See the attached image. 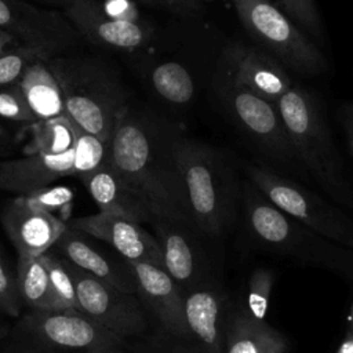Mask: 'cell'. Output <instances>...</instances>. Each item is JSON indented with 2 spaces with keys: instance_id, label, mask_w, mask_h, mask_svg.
<instances>
[{
  "instance_id": "cell-1",
  "label": "cell",
  "mask_w": 353,
  "mask_h": 353,
  "mask_svg": "<svg viewBox=\"0 0 353 353\" xmlns=\"http://www.w3.org/2000/svg\"><path fill=\"white\" fill-rule=\"evenodd\" d=\"M183 135L181 124L130 103L108 143L106 161L148 204L153 216L194 228L178 165Z\"/></svg>"
},
{
  "instance_id": "cell-2",
  "label": "cell",
  "mask_w": 353,
  "mask_h": 353,
  "mask_svg": "<svg viewBox=\"0 0 353 353\" xmlns=\"http://www.w3.org/2000/svg\"><path fill=\"white\" fill-rule=\"evenodd\" d=\"M240 210L248 237L261 248L302 266L353 279V251L306 228L272 204L248 179L241 182Z\"/></svg>"
},
{
  "instance_id": "cell-3",
  "label": "cell",
  "mask_w": 353,
  "mask_h": 353,
  "mask_svg": "<svg viewBox=\"0 0 353 353\" xmlns=\"http://www.w3.org/2000/svg\"><path fill=\"white\" fill-rule=\"evenodd\" d=\"M178 165L196 230L221 237L236 222L241 182L233 160L221 149L189 138L178 145Z\"/></svg>"
},
{
  "instance_id": "cell-4",
  "label": "cell",
  "mask_w": 353,
  "mask_h": 353,
  "mask_svg": "<svg viewBox=\"0 0 353 353\" xmlns=\"http://www.w3.org/2000/svg\"><path fill=\"white\" fill-rule=\"evenodd\" d=\"M47 65L61 88L68 119L108 145L130 105L117 73L102 59L88 55H57Z\"/></svg>"
},
{
  "instance_id": "cell-5",
  "label": "cell",
  "mask_w": 353,
  "mask_h": 353,
  "mask_svg": "<svg viewBox=\"0 0 353 353\" xmlns=\"http://www.w3.org/2000/svg\"><path fill=\"white\" fill-rule=\"evenodd\" d=\"M274 103L307 175L332 200L353 207V190L345 176L342 159L316 95L294 84Z\"/></svg>"
},
{
  "instance_id": "cell-6",
  "label": "cell",
  "mask_w": 353,
  "mask_h": 353,
  "mask_svg": "<svg viewBox=\"0 0 353 353\" xmlns=\"http://www.w3.org/2000/svg\"><path fill=\"white\" fill-rule=\"evenodd\" d=\"M211 88L229 120L266 159L294 176L309 178L274 102L244 87L221 58L211 79Z\"/></svg>"
},
{
  "instance_id": "cell-7",
  "label": "cell",
  "mask_w": 353,
  "mask_h": 353,
  "mask_svg": "<svg viewBox=\"0 0 353 353\" xmlns=\"http://www.w3.org/2000/svg\"><path fill=\"white\" fill-rule=\"evenodd\" d=\"M7 343L30 353H127L130 342L80 312L26 310Z\"/></svg>"
},
{
  "instance_id": "cell-8",
  "label": "cell",
  "mask_w": 353,
  "mask_h": 353,
  "mask_svg": "<svg viewBox=\"0 0 353 353\" xmlns=\"http://www.w3.org/2000/svg\"><path fill=\"white\" fill-rule=\"evenodd\" d=\"M234 11L258 47L288 72L314 77L325 73L327 61L310 40L272 0H230Z\"/></svg>"
},
{
  "instance_id": "cell-9",
  "label": "cell",
  "mask_w": 353,
  "mask_h": 353,
  "mask_svg": "<svg viewBox=\"0 0 353 353\" xmlns=\"http://www.w3.org/2000/svg\"><path fill=\"white\" fill-rule=\"evenodd\" d=\"M244 174L279 210L316 233L353 251V219L338 205L273 168L245 163Z\"/></svg>"
},
{
  "instance_id": "cell-10",
  "label": "cell",
  "mask_w": 353,
  "mask_h": 353,
  "mask_svg": "<svg viewBox=\"0 0 353 353\" xmlns=\"http://www.w3.org/2000/svg\"><path fill=\"white\" fill-rule=\"evenodd\" d=\"M223 295L214 284L185 295L189 335L148 331L130 343L127 353H223Z\"/></svg>"
},
{
  "instance_id": "cell-11",
  "label": "cell",
  "mask_w": 353,
  "mask_h": 353,
  "mask_svg": "<svg viewBox=\"0 0 353 353\" xmlns=\"http://www.w3.org/2000/svg\"><path fill=\"white\" fill-rule=\"evenodd\" d=\"M63 261L74 284L77 312L130 343L149 331L150 321L137 294L121 291Z\"/></svg>"
},
{
  "instance_id": "cell-12",
  "label": "cell",
  "mask_w": 353,
  "mask_h": 353,
  "mask_svg": "<svg viewBox=\"0 0 353 353\" xmlns=\"http://www.w3.org/2000/svg\"><path fill=\"white\" fill-rule=\"evenodd\" d=\"M0 30L48 59L68 54L81 41L63 11L36 7L25 0H0Z\"/></svg>"
},
{
  "instance_id": "cell-13",
  "label": "cell",
  "mask_w": 353,
  "mask_h": 353,
  "mask_svg": "<svg viewBox=\"0 0 353 353\" xmlns=\"http://www.w3.org/2000/svg\"><path fill=\"white\" fill-rule=\"evenodd\" d=\"M149 225L161 250L163 268L183 296L215 283L201 243L204 236L186 223L163 216H152Z\"/></svg>"
},
{
  "instance_id": "cell-14",
  "label": "cell",
  "mask_w": 353,
  "mask_h": 353,
  "mask_svg": "<svg viewBox=\"0 0 353 353\" xmlns=\"http://www.w3.org/2000/svg\"><path fill=\"white\" fill-rule=\"evenodd\" d=\"M63 14L81 39L105 50L134 52L146 48L156 36L153 25L113 17L98 0H77Z\"/></svg>"
},
{
  "instance_id": "cell-15",
  "label": "cell",
  "mask_w": 353,
  "mask_h": 353,
  "mask_svg": "<svg viewBox=\"0 0 353 353\" xmlns=\"http://www.w3.org/2000/svg\"><path fill=\"white\" fill-rule=\"evenodd\" d=\"M139 298L153 331L171 335H189L185 314V296L168 273L150 263L128 262Z\"/></svg>"
},
{
  "instance_id": "cell-16",
  "label": "cell",
  "mask_w": 353,
  "mask_h": 353,
  "mask_svg": "<svg viewBox=\"0 0 353 353\" xmlns=\"http://www.w3.org/2000/svg\"><path fill=\"white\" fill-rule=\"evenodd\" d=\"M1 226L18 256H40L55 245L68 222L34 205L28 196H17L0 211Z\"/></svg>"
},
{
  "instance_id": "cell-17",
  "label": "cell",
  "mask_w": 353,
  "mask_h": 353,
  "mask_svg": "<svg viewBox=\"0 0 353 353\" xmlns=\"http://www.w3.org/2000/svg\"><path fill=\"white\" fill-rule=\"evenodd\" d=\"M68 225L109 244L128 262H142L163 268L159 241L142 223L98 211L97 214L69 219Z\"/></svg>"
},
{
  "instance_id": "cell-18",
  "label": "cell",
  "mask_w": 353,
  "mask_h": 353,
  "mask_svg": "<svg viewBox=\"0 0 353 353\" xmlns=\"http://www.w3.org/2000/svg\"><path fill=\"white\" fill-rule=\"evenodd\" d=\"M219 58L244 87L270 102H276L294 85L288 70L259 47L232 43Z\"/></svg>"
},
{
  "instance_id": "cell-19",
  "label": "cell",
  "mask_w": 353,
  "mask_h": 353,
  "mask_svg": "<svg viewBox=\"0 0 353 353\" xmlns=\"http://www.w3.org/2000/svg\"><path fill=\"white\" fill-rule=\"evenodd\" d=\"M52 250L63 259L95 279L121 291L130 294L137 292L135 277L128 261L121 256L116 258L106 255L103 251L97 248L83 232L68 225Z\"/></svg>"
},
{
  "instance_id": "cell-20",
  "label": "cell",
  "mask_w": 353,
  "mask_h": 353,
  "mask_svg": "<svg viewBox=\"0 0 353 353\" xmlns=\"http://www.w3.org/2000/svg\"><path fill=\"white\" fill-rule=\"evenodd\" d=\"M74 148L61 154L33 153L0 161V190L30 196L63 176H73Z\"/></svg>"
},
{
  "instance_id": "cell-21",
  "label": "cell",
  "mask_w": 353,
  "mask_h": 353,
  "mask_svg": "<svg viewBox=\"0 0 353 353\" xmlns=\"http://www.w3.org/2000/svg\"><path fill=\"white\" fill-rule=\"evenodd\" d=\"M101 212L149 223L152 211L105 160L97 168L77 176Z\"/></svg>"
},
{
  "instance_id": "cell-22",
  "label": "cell",
  "mask_w": 353,
  "mask_h": 353,
  "mask_svg": "<svg viewBox=\"0 0 353 353\" xmlns=\"http://www.w3.org/2000/svg\"><path fill=\"white\" fill-rule=\"evenodd\" d=\"M283 332L252 319L245 309L234 310L223 321V353H288Z\"/></svg>"
},
{
  "instance_id": "cell-23",
  "label": "cell",
  "mask_w": 353,
  "mask_h": 353,
  "mask_svg": "<svg viewBox=\"0 0 353 353\" xmlns=\"http://www.w3.org/2000/svg\"><path fill=\"white\" fill-rule=\"evenodd\" d=\"M139 70L149 90L167 105L188 106L197 95L199 84L194 73L179 61H159Z\"/></svg>"
},
{
  "instance_id": "cell-24",
  "label": "cell",
  "mask_w": 353,
  "mask_h": 353,
  "mask_svg": "<svg viewBox=\"0 0 353 353\" xmlns=\"http://www.w3.org/2000/svg\"><path fill=\"white\" fill-rule=\"evenodd\" d=\"M18 83L37 120L65 116L61 88L50 70L47 61L32 63Z\"/></svg>"
},
{
  "instance_id": "cell-25",
  "label": "cell",
  "mask_w": 353,
  "mask_h": 353,
  "mask_svg": "<svg viewBox=\"0 0 353 353\" xmlns=\"http://www.w3.org/2000/svg\"><path fill=\"white\" fill-rule=\"evenodd\" d=\"M15 279L22 307H26V310L58 312L51 294L43 255L18 256Z\"/></svg>"
},
{
  "instance_id": "cell-26",
  "label": "cell",
  "mask_w": 353,
  "mask_h": 353,
  "mask_svg": "<svg viewBox=\"0 0 353 353\" xmlns=\"http://www.w3.org/2000/svg\"><path fill=\"white\" fill-rule=\"evenodd\" d=\"M29 142L26 154H61L74 148V130L68 116L39 120L29 124Z\"/></svg>"
},
{
  "instance_id": "cell-27",
  "label": "cell",
  "mask_w": 353,
  "mask_h": 353,
  "mask_svg": "<svg viewBox=\"0 0 353 353\" xmlns=\"http://www.w3.org/2000/svg\"><path fill=\"white\" fill-rule=\"evenodd\" d=\"M43 261L47 268L50 288L58 312H77L74 284L63 258L54 250H50L43 254Z\"/></svg>"
},
{
  "instance_id": "cell-28",
  "label": "cell",
  "mask_w": 353,
  "mask_h": 353,
  "mask_svg": "<svg viewBox=\"0 0 353 353\" xmlns=\"http://www.w3.org/2000/svg\"><path fill=\"white\" fill-rule=\"evenodd\" d=\"M276 6L316 44H324V26L316 0H276Z\"/></svg>"
},
{
  "instance_id": "cell-29",
  "label": "cell",
  "mask_w": 353,
  "mask_h": 353,
  "mask_svg": "<svg viewBox=\"0 0 353 353\" xmlns=\"http://www.w3.org/2000/svg\"><path fill=\"white\" fill-rule=\"evenodd\" d=\"M73 124L74 130V164L73 176H79L88 172L106 160L108 145L103 143L95 135L84 131L79 125Z\"/></svg>"
},
{
  "instance_id": "cell-30",
  "label": "cell",
  "mask_w": 353,
  "mask_h": 353,
  "mask_svg": "<svg viewBox=\"0 0 353 353\" xmlns=\"http://www.w3.org/2000/svg\"><path fill=\"white\" fill-rule=\"evenodd\" d=\"M273 283L274 273L268 268H255L250 274L245 312L252 319L265 321Z\"/></svg>"
},
{
  "instance_id": "cell-31",
  "label": "cell",
  "mask_w": 353,
  "mask_h": 353,
  "mask_svg": "<svg viewBox=\"0 0 353 353\" xmlns=\"http://www.w3.org/2000/svg\"><path fill=\"white\" fill-rule=\"evenodd\" d=\"M37 61H48V58L25 46H14L6 50L0 55V87L18 83L25 70Z\"/></svg>"
},
{
  "instance_id": "cell-32",
  "label": "cell",
  "mask_w": 353,
  "mask_h": 353,
  "mask_svg": "<svg viewBox=\"0 0 353 353\" xmlns=\"http://www.w3.org/2000/svg\"><path fill=\"white\" fill-rule=\"evenodd\" d=\"M0 117L28 124L39 121L19 83L0 87Z\"/></svg>"
},
{
  "instance_id": "cell-33",
  "label": "cell",
  "mask_w": 353,
  "mask_h": 353,
  "mask_svg": "<svg viewBox=\"0 0 353 353\" xmlns=\"http://www.w3.org/2000/svg\"><path fill=\"white\" fill-rule=\"evenodd\" d=\"M0 313L18 319L22 314V303L17 290L15 270L11 269L0 248Z\"/></svg>"
},
{
  "instance_id": "cell-34",
  "label": "cell",
  "mask_w": 353,
  "mask_h": 353,
  "mask_svg": "<svg viewBox=\"0 0 353 353\" xmlns=\"http://www.w3.org/2000/svg\"><path fill=\"white\" fill-rule=\"evenodd\" d=\"M30 199V201L46 210V211H50L52 214H55V211L58 208H62V207H66L70 200H72V192L69 189H65V188H57V189H43V190H39L30 196H28Z\"/></svg>"
},
{
  "instance_id": "cell-35",
  "label": "cell",
  "mask_w": 353,
  "mask_h": 353,
  "mask_svg": "<svg viewBox=\"0 0 353 353\" xmlns=\"http://www.w3.org/2000/svg\"><path fill=\"white\" fill-rule=\"evenodd\" d=\"M146 7L168 11L175 15H185L200 8V0H135Z\"/></svg>"
},
{
  "instance_id": "cell-36",
  "label": "cell",
  "mask_w": 353,
  "mask_h": 353,
  "mask_svg": "<svg viewBox=\"0 0 353 353\" xmlns=\"http://www.w3.org/2000/svg\"><path fill=\"white\" fill-rule=\"evenodd\" d=\"M343 123H345V128H346V137H347L349 149H350V153L353 156V103L345 106Z\"/></svg>"
},
{
  "instance_id": "cell-37",
  "label": "cell",
  "mask_w": 353,
  "mask_h": 353,
  "mask_svg": "<svg viewBox=\"0 0 353 353\" xmlns=\"http://www.w3.org/2000/svg\"><path fill=\"white\" fill-rule=\"evenodd\" d=\"M335 353H353V331L346 330V334Z\"/></svg>"
},
{
  "instance_id": "cell-38",
  "label": "cell",
  "mask_w": 353,
  "mask_h": 353,
  "mask_svg": "<svg viewBox=\"0 0 353 353\" xmlns=\"http://www.w3.org/2000/svg\"><path fill=\"white\" fill-rule=\"evenodd\" d=\"M14 46H19V44L17 43V40H15L11 34H8V33L0 30V55H1L6 50H8V48H11V47H14Z\"/></svg>"
},
{
  "instance_id": "cell-39",
  "label": "cell",
  "mask_w": 353,
  "mask_h": 353,
  "mask_svg": "<svg viewBox=\"0 0 353 353\" xmlns=\"http://www.w3.org/2000/svg\"><path fill=\"white\" fill-rule=\"evenodd\" d=\"M11 141H12L11 134H10L8 130L0 123V152H1L3 149H6V148L11 143Z\"/></svg>"
},
{
  "instance_id": "cell-40",
  "label": "cell",
  "mask_w": 353,
  "mask_h": 353,
  "mask_svg": "<svg viewBox=\"0 0 353 353\" xmlns=\"http://www.w3.org/2000/svg\"><path fill=\"white\" fill-rule=\"evenodd\" d=\"M39 1H43L46 4H51V6H57V7H62V8H66L69 4L77 1V0H39ZM98 1H102V0H98Z\"/></svg>"
},
{
  "instance_id": "cell-41",
  "label": "cell",
  "mask_w": 353,
  "mask_h": 353,
  "mask_svg": "<svg viewBox=\"0 0 353 353\" xmlns=\"http://www.w3.org/2000/svg\"><path fill=\"white\" fill-rule=\"evenodd\" d=\"M10 331H11V328H10L7 324H4V323L0 321V343L8 339Z\"/></svg>"
},
{
  "instance_id": "cell-42",
  "label": "cell",
  "mask_w": 353,
  "mask_h": 353,
  "mask_svg": "<svg viewBox=\"0 0 353 353\" xmlns=\"http://www.w3.org/2000/svg\"><path fill=\"white\" fill-rule=\"evenodd\" d=\"M6 353H28V352L19 349V347H17V346H12V345L7 343V350H6Z\"/></svg>"
},
{
  "instance_id": "cell-43",
  "label": "cell",
  "mask_w": 353,
  "mask_h": 353,
  "mask_svg": "<svg viewBox=\"0 0 353 353\" xmlns=\"http://www.w3.org/2000/svg\"><path fill=\"white\" fill-rule=\"evenodd\" d=\"M346 320H347V330L353 331V303H352V306H350V312H349Z\"/></svg>"
},
{
  "instance_id": "cell-44",
  "label": "cell",
  "mask_w": 353,
  "mask_h": 353,
  "mask_svg": "<svg viewBox=\"0 0 353 353\" xmlns=\"http://www.w3.org/2000/svg\"><path fill=\"white\" fill-rule=\"evenodd\" d=\"M200 1H214V0H200Z\"/></svg>"
},
{
  "instance_id": "cell-45",
  "label": "cell",
  "mask_w": 353,
  "mask_h": 353,
  "mask_svg": "<svg viewBox=\"0 0 353 353\" xmlns=\"http://www.w3.org/2000/svg\"><path fill=\"white\" fill-rule=\"evenodd\" d=\"M12 346H14V345H12ZM19 349H21V347H19ZM22 350H25V349H22ZM25 352H28V350H25ZM28 353H30V352H28Z\"/></svg>"
},
{
  "instance_id": "cell-46",
  "label": "cell",
  "mask_w": 353,
  "mask_h": 353,
  "mask_svg": "<svg viewBox=\"0 0 353 353\" xmlns=\"http://www.w3.org/2000/svg\"><path fill=\"white\" fill-rule=\"evenodd\" d=\"M0 353H1V352H0Z\"/></svg>"
}]
</instances>
